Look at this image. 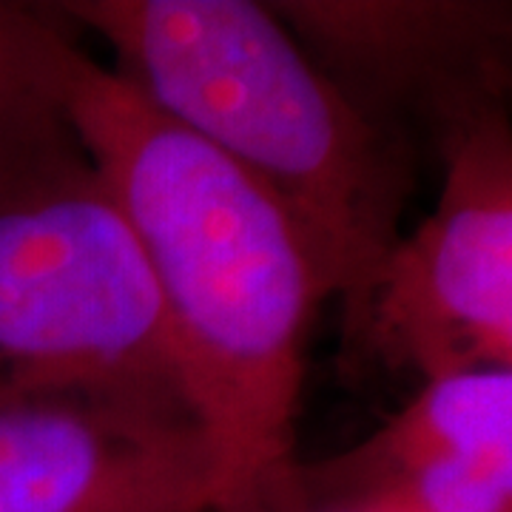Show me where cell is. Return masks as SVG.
Instances as JSON below:
<instances>
[{
	"instance_id": "5b68a950",
	"label": "cell",
	"mask_w": 512,
	"mask_h": 512,
	"mask_svg": "<svg viewBox=\"0 0 512 512\" xmlns=\"http://www.w3.org/2000/svg\"><path fill=\"white\" fill-rule=\"evenodd\" d=\"M188 410L86 390H0V512H222Z\"/></svg>"
},
{
	"instance_id": "52a82bcc",
	"label": "cell",
	"mask_w": 512,
	"mask_h": 512,
	"mask_svg": "<svg viewBox=\"0 0 512 512\" xmlns=\"http://www.w3.org/2000/svg\"><path fill=\"white\" fill-rule=\"evenodd\" d=\"M512 450V367H473L421 382L376 433L296 467L293 512H330L384 481L447 458Z\"/></svg>"
},
{
	"instance_id": "3957f363",
	"label": "cell",
	"mask_w": 512,
	"mask_h": 512,
	"mask_svg": "<svg viewBox=\"0 0 512 512\" xmlns=\"http://www.w3.org/2000/svg\"><path fill=\"white\" fill-rule=\"evenodd\" d=\"M0 390L188 410L146 254L89 154L0 191Z\"/></svg>"
},
{
	"instance_id": "277c9868",
	"label": "cell",
	"mask_w": 512,
	"mask_h": 512,
	"mask_svg": "<svg viewBox=\"0 0 512 512\" xmlns=\"http://www.w3.org/2000/svg\"><path fill=\"white\" fill-rule=\"evenodd\" d=\"M433 214L384 256L348 330L421 382L473 367H512V128L487 103L436 134Z\"/></svg>"
},
{
	"instance_id": "ba28073f",
	"label": "cell",
	"mask_w": 512,
	"mask_h": 512,
	"mask_svg": "<svg viewBox=\"0 0 512 512\" xmlns=\"http://www.w3.org/2000/svg\"><path fill=\"white\" fill-rule=\"evenodd\" d=\"M52 6L0 0V191L86 154L69 117L74 37Z\"/></svg>"
},
{
	"instance_id": "6da1fadb",
	"label": "cell",
	"mask_w": 512,
	"mask_h": 512,
	"mask_svg": "<svg viewBox=\"0 0 512 512\" xmlns=\"http://www.w3.org/2000/svg\"><path fill=\"white\" fill-rule=\"evenodd\" d=\"M69 117L160 293L225 481L222 512H293L305 342L330 299L285 208L217 148L74 49Z\"/></svg>"
},
{
	"instance_id": "8992f818",
	"label": "cell",
	"mask_w": 512,
	"mask_h": 512,
	"mask_svg": "<svg viewBox=\"0 0 512 512\" xmlns=\"http://www.w3.org/2000/svg\"><path fill=\"white\" fill-rule=\"evenodd\" d=\"M339 92L399 134L413 114L439 134L467 111L504 103L510 6L464 0L268 3Z\"/></svg>"
},
{
	"instance_id": "7a4b0ae2",
	"label": "cell",
	"mask_w": 512,
	"mask_h": 512,
	"mask_svg": "<svg viewBox=\"0 0 512 512\" xmlns=\"http://www.w3.org/2000/svg\"><path fill=\"white\" fill-rule=\"evenodd\" d=\"M55 9L109 46L123 83L285 208L353 328L402 237V134L356 109L268 3L69 0Z\"/></svg>"
},
{
	"instance_id": "9c48e42d",
	"label": "cell",
	"mask_w": 512,
	"mask_h": 512,
	"mask_svg": "<svg viewBox=\"0 0 512 512\" xmlns=\"http://www.w3.org/2000/svg\"><path fill=\"white\" fill-rule=\"evenodd\" d=\"M330 512H512V450L447 458Z\"/></svg>"
}]
</instances>
